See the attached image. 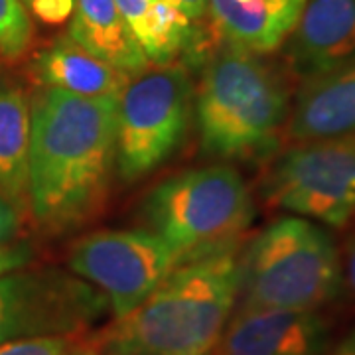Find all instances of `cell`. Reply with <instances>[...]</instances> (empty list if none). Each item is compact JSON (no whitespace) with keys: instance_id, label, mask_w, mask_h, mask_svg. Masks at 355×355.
<instances>
[{"instance_id":"6da1fadb","label":"cell","mask_w":355,"mask_h":355,"mask_svg":"<svg viewBox=\"0 0 355 355\" xmlns=\"http://www.w3.org/2000/svg\"><path fill=\"white\" fill-rule=\"evenodd\" d=\"M119 97H79L42 87L30 103L28 203L48 231L87 221L114 170Z\"/></svg>"},{"instance_id":"7a4b0ae2","label":"cell","mask_w":355,"mask_h":355,"mask_svg":"<svg viewBox=\"0 0 355 355\" xmlns=\"http://www.w3.org/2000/svg\"><path fill=\"white\" fill-rule=\"evenodd\" d=\"M239 298L237 251L180 265L87 343L101 355H211Z\"/></svg>"},{"instance_id":"3957f363","label":"cell","mask_w":355,"mask_h":355,"mask_svg":"<svg viewBox=\"0 0 355 355\" xmlns=\"http://www.w3.org/2000/svg\"><path fill=\"white\" fill-rule=\"evenodd\" d=\"M202 65L193 91L202 153L219 160L270 153L288 119L282 77L261 55L227 44H216Z\"/></svg>"},{"instance_id":"277c9868","label":"cell","mask_w":355,"mask_h":355,"mask_svg":"<svg viewBox=\"0 0 355 355\" xmlns=\"http://www.w3.org/2000/svg\"><path fill=\"white\" fill-rule=\"evenodd\" d=\"M140 217L184 265L235 249L253 223L254 202L235 168L203 166L160 182L144 198Z\"/></svg>"},{"instance_id":"5b68a950","label":"cell","mask_w":355,"mask_h":355,"mask_svg":"<svg viewBox=\"0 0 355 355\" xmlns=\"http://www.w3.org/2000/svg\"><path fill=\"white\" fill-rule=\"evenodd\" d=\"M342 279L330 233L304 217L266 225L239 261L243 308L318 310L338 296Z\"/></svg>"},{"instance_id":"8992f818","label":"cell","mask_w":355,"mask_h":355,"mask_svg":"<svg viewBox=\"0 0 355 355\" xmlns=\"http://www.w3.org/2000/svg\"><path fill=\"white\" fill-rule=\"evenodd\" d=\"M193 83L186 65H156L130 77L116 99L114 150L125 182L154 172L176 153L190 127Z\"/></svg>"},{"instance_id":"52a82bcc","label":"cell","mask_w":355,"mask_h":355,"mask_svg":"<svg viewBox=\"0 0 355 355\" xmlns=\"http://www.w3.org/2000/svg\"><path fill=\"white\" fill-rule=\"evenodd\" d=\"M268 205L342 227L355 216V137L298 142L263 178Z\"/></svg>"},{"instance_id":"ba28073f","label":"cell","mask_w":355,"mask_h":355,"mask_svg":"<svg viewBox=\"0 0 355 355\" xmlns=\"http://www.w3.org/2000/svg\"><path fill=\"white\" fill-rule=\"evenodd\" d=\"M111 312L99 288L71 270H12L0 277V343L83 336Z\"/></svg>"},{"instance_id":"9c48e42d","label":"cell","mask_w":355,"mask_h":355,"mask_svg":"<svg viewBox=\"0 0 355 355\" xmlns=\"http://www.w3.org/2000/svg\"><path fill=\"white\" fill-rule=\"evenodd\" d=\"M69 270L105 294L111 314H128L162 284L178 266L180 254L150 229L95 231L73 243Z\"/></svg>"},{"instance_id":"30bf717a","label":"cell","mask_w":355,"mask_h":355,"mask_svg":"<svg viewBox=\"0 0 355 355\" xmlns=\"http://www.w3.org/2000/svg\"><path fill=\"white\" fill-rule=\"evenodd\" d=\"M328 328L318 310L239 308L211 355H322Z\"/></svg>"},{"instance_id":"8fae6325","label":"cell","mask_w":355,"mask_h":355,"mask_svg":"<svg viewBox=\"0 0 355 355\" xmlns=\"http://www.w3.org/2000/svg\"><path fill=\"white\" fill-rule=\"evenodd\" d=\"M355 58V0H306L286 38V62L302 79Z\"/></svg>"},{"instance_id":"7c38bea8","label":"cell","mask_w":355,"mask_h":355,"mask_svg":"<svg viewBox=\"0 0 355 355\" xmlns=\"http://www.w3.org/2000/svg\"><path fill=\"white\" fill-rule=\"evenodd\" d=\"M304 4L306 0H209L207 18L217 44L263 55L286 42Z\"/></svg>"},{"instance_id":"4fadbf2b","label":"cell","mask_w":355,"mask_h":355,"mask_svg":"<svg viewBox=\"0 0 355 355\" xmlns=\"http://www.w3.org/2000/svg\"><path fill=\"white\" fill-rule=\"evenodd\" d=\"M286 132L296 142L355 137V58L306 79Z\"/></svg>"},{"instance_id":"5bb4252c","label":"cell","mask_w":355,"mask_h":355,"mask_svg":"<svg viewBox=\"0 0 355 355\" xmlns=\"http://www.w3.org/2000/svg\"><path fill=\"white\" fill-rule=\"evenodd\" d=\"M32 73L42 87L79 97H119L130 81V76L85 50L69 34L36 53Z\"/></svg>"},{"instance_id":"9a60e30c","label":"cell","mask_w":355,"mask_h":355,"mask_svg":"<svg viewBox=\"0 0 355 355\" xmlns=\"http://www.w3.org/2000/svg\"><path fill=\"white\" fill-rule=\"evenodd\" d=\"M67 34L130 77L150 65L114 0H76Z\"/></svg>"},{"instance_id":"2e32d148","label":"cell","mask_w":355,"mask_h":355,"mask_svg":"<svg viewBox=\"0 0 355 355\" xmlns=\"http://www.w3.org/2000/svg\"><path fill=\"white\" fill-rule=\"evenodd\" d=\"M30 99L24 87L0 81V198L22 209L28 202Z\"/></svg>"},{"instance_id":"e0dca14e","label":"cell","mask_w":355,"mask_h":355,"mask_svg":"<svg viewBox=\"0 0 355 355\" xmlns=\"http://www.w3.org/2000/svg\"><path fill=\"white\" fill-rule=\"evenodd\" d=\"M34 26L22 0H0V55L16 62L32 46Z\"/></svg>"},{"instance_id":"ac0fdd59","label":"cell","mask_w":355,"mask_h":355,"mask_svg":"<svg viewBox=\"0 0 355 355\" xmlns=\"http://www.w3.org/2000/svg\"><path fill=\"white\" fill-rule=\"evenodd\" d=\"M87 342L83 336H46L0 343V355H77Z\"/></svg>"},{"instance_id":"d6986e66","label":"cell","mask_w":355,"mask_h":355,"mask_svg":"<svg viewBox=\"0 0 355 355\" xmlns=\"http://www.w3.org/2000/svg\"><path fill=\"white\" fill-rule=\"evenodd\" d=\"M28 4L44 24H64L76 8V0H30Z\"/></svg>"},{"instance_id":"ffe728a7","label":"cell","mask_w":355,"mask_h":355,"mask_svg":"<svg viewBox=\"0 0 355 355\" xmlns=\"http://www.w3.org/2000/svg\"><path fill=\"white\" fill-rule=\"evenodd\" d=\"M32 249L28 245H4L0 247V277L6 272H12L16 268H22L30 263Z\"/></svg>"},{"instance_id":"44dd1931","label":"cell","mask_w":355,"mask_h":355,"mask_svg":"<svg viewBox=\"0 0 355 355\" xmlns=\"http://www.w3.org/2000/svg\"><path fill=\"white\" fill-rule=\"evenodd\" d=\"M18 233V209L0 198V247L10 243Z\"/></svg>"},{"instance_id":"7402d4cb","label":"cell","mask_w":355,"mask_h":355,"mask_svg":"<svg viewBox=\"0 0 355 355\" xmlns=\"http://www.w3.org/2000/svg\"><path fill=\"white\" fill-rule=\"evenodd\" d=\"M176 6L178 10L188 16L190 22H202L207 18V2L209 0H168Z\"/></svg>"},{"instance_id":"603a6c76","label":"cell","mask_w":355,"mask_h":355,"mask_svg":"<svg viewBox=\"0 0 355 355\" xmlns=\"http://www.w3.org/2000/svg\"><path fill=\"white\" fill-rule=\"evenodd\" d=\"M343 266H345V280L355 294V237H352L345 247V265Z\"/></svg>"},{"instance_id":"cb8c5ba5","label":"cell","mask_w":355,"mask_h":355,"mask_svg":"<svg viewBox=\"0 0 355 355\" xmlns=\"http://www.w3.org/2000/svg\"><path fill=\"white\" fill-rule=\"evenodd\" d=\"M334 355H355V328L340 342Z\"/></svg>"},{"instance_id":"d4e9b609","label":"cell","mask_w":355,"mask_h":355,"mask_svg":"<svg viewBox=\"0 0 355 355\" xmlns=\"http://www.w3.org/2000/svg\"><path fill=\"white\" fill-rule=\"evenodd\" d=\"M77 355H101V354H97V352H95V349H93V347L87 343V345H85V347H83V349H81Z\"/></svg>"},{"instance_id":"484cf974","label":"cell","mask_w":355,"mask_h":355,"mask_svg":"<svg viewBox=\"0 0 355 355\" xmlns=\"http://www.w3.org/2000/svg\"><path fill=\"white\" fill-rule=\"evenodd\" d=\"M26 2H30V0H26Z\"/></svg>"}]
</instances>
